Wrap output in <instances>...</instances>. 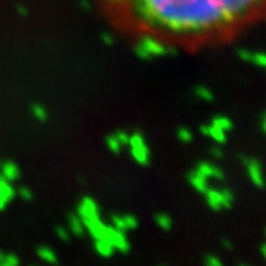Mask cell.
<instances>
[{
	"label": "cell",
	"instance_id": "cell-1",
	"mask_svg": "<svg viewBox=\"0 0 266 266\" xmlns=\"http://www.w3.org/2000/svg\"><path fill=\"white\" fill-rule=\"evenodd\" d=\"M136 12L150 25L176 34H203L232 21L219 0H135Z\"/></svg>",
	"mask_w": 266,
	"mask_h": 266
},
{
	"label": "cell",
	"instance_id": "cell-2",
	"mask_svg": "<svg viewBox=\"0 0 266 266\" xmlns=\"http://www.w3.org/2000/svg\"><path fill=\"white\" fill-rule=\"evenodd\" d=\"M260 2L262 0H219L220 6L224 8L232 22L250 14Z\"/></svg>",
	"mask_w": 266,
	"mask_h": 266
},
{
	"label": "cell",
	"instance_id": "cell-3",
	"mask_svg": "<svg viewBox=\"0 0 266 266\" xmlns=\"http://www.w3.org/2000/svg\"><path fill=\"white\" fill-rule=\"evenodd\" d=\"M135 52L139 58L142 59H150V58H157V57H164L169 54V48L164 43L155 40L154 37H142L138 44L135 46Z\"/></svg>",
	"mask_w": 266,
	"mask_h": 266
},
{
	"label": "cell",
	"instance_id": "cell-4",
	"mask_svg": "<svg viewBox=\"0 0 266 266\" xmlns=\"http://www.w3.org/2000/svg\"><path fill=\"white\" fill-rule=\"evenodd\" d=\"M127 147L130 150L132 157L135 158V161L138 164L145 166V164L150 163V150H148V145H147L142 135H139V133L130 135V141H129Z\"/></svg>",
	"mask_w": 266,
	"mask_h": 266
},
{
	"label": "cell",
	"instance_id": "cell-5",
	"mask_svg": "<svg viewBox=\"0 0 266 266\" xmlns=\"http://www.w3.org/2000/svg\"><path fill=\"white\" fill-rule=\"evenodd\" d=\"M104 240L110 241L113 244L114 250L118 251V253H123L124 254V253H127L130 250V243H129V238H127L126 232L115 229L113 225H108L107 234H105V238Z\"/></svg>",
	"mask_w": 266,
	"mask_h": 266
},
{
	"label": "cell",
	"instance_id": "cell-6",
	"mask_svg": "<svg viewBox=\"0 0 266 266\" xmlns=\"http://www.w3.org/2000/svg\"><path fill=\"white\" fill-rule=\"evenodd\" d=\"M77 214L81 217V220H89L94 217H99V207L96 201L91 197H83L77 207Z\"/></svg>",
	"mask_w": 266,
	"mask_h": 266
},
{
	"label": "cell",
	"instance_id": "cell-7",
	"mask_svg": "<svg viewBox=\"0 0 266 266\" xmlns=\"http://www.w3.org/2000/svg\"><path fill=\"white\" fill-rule=\"evenodd\" d=\"M111 225L118 231L127 232L138 228V219L133 214H114L111 217Z\"/></svg>",
	"mask_w": 266,
	"mask_h": 266
},
{
	"label": "cell",
	"instance_id": "cell-8",
	"mask_svg": "<svg viewBox=\"0 0 266 266\" xmlns=\"http://www.w3.org/2000/svg\"><path fill=\"white\" fill-rule=\"evenodd\" d=\"M204 194H206L207 203L210 204L211 209H220V207L229 206V201H231L229 192L219 191V190H207Z\"/></svg>",
	"mask_w": 266,
	"mask_h": 266
},
{
	"label": "cell",
	"instance_id": "cell-9",
	"mask_svg": "<svg viewBox=\"0 0 266 266\" xmlns=\"http://www.w3.org/2000/svg\"><path fill=\"white\" fill-rule=\"evenodd\" d=\"M238 57L246 62H251L253 65L266 70V54L265 52H253V51H247V49H240Z\"/></svg>",
	"mask_w": 266,
	"mask_h": 266
},
{
	"label": "cell",
	"instance_id": "cell-10",
	"mask_svg": "<svg viewBox=\"0 0 266 266\" xmlns=\"http://www.w3.org/2000/svg\"><path fill=\"white\" fill-rule=\"evenodd\" d=\"M15 195V190L11 182H8L5 177L0 176V211L5 210L6 206Z\"/></svg>",
	"mask_w": 266,
	"mask_h": 266
},
{
	"label": "cell",
	"instance_id": "cell-11",
	"mask_svg": "<svg viewBox=\"0 0 266 266\" xmlns=\"http://www.w3.org/2000/svg\"><path fill=\"white\" fill-rule=\"evenodd\" d=\"M201 133H203L204 136H207V138L213 139L216 144H225V142H227V139H228V138H227V132L217 129V127H216V126H213L211 123L201 126Z\"/></svg>",
	"mask_w": 266,
	"mask_h": 266
},
{
	"label": "cell",
	"instance_id": "cell-12",
	"mask_svg": "<svg viewBox=\"0 0 266 266\" xmlns=\"http://www.w3.org/2000/svg\"><path fill=\"white\" fill-rule=\"evenodd\" d=\"M0 176L5 177L8 182H15L19 177V167L14 161H6L0 166Z\"/></svg>",
	"mask_w": 266,
	"mask_h": 266
},
{
	"label": "cell",
	"instance_id": "cell-13",
	"mask_svg": "<svg viewBox=\"0 0 266 266\" xmlns=\"http://www.w3.org/2000/svg\"><path fill=\"white\" fill-rule=\"evenodd\" d=\"M246 167H247V173H248V176L253 179V182L256 185H260L262 181H263L260 163L257 160H254V158H247L246 160Z\"/></svg>",
	"mask_w": 266,
	"mask_h": 266
},
{
	"label": "cell",
	"instance_id": "cell-14",
	"mask_svg": "<svg viewBox=\"0 0 266 266\" xmlns=\"http://www.w3.org/2000/svg\"><path fill=\"white\" fill-rule=\"evenodd\" d=\"M68 231H70L71 235H76V237H80V235H83L86 232L83 220H81V217L77 213L71 214L68 217Z\"/></svg>",
	"mask_w": 266,
	"mask_h": 266
},
{
	"label": "cell",
	"instance_id": "cell-15",
	"mask_svg": "<svg viewBox=\"0 0 266 266\" xmlns=\"http://www.w3.org/2000/svg\"><path fill=\"white\" fill-rule=\"evenodd\" d=\"M195 170L201 176H204L206 179H209V177H222V176H224L220 171V169H217L214 164H210V163H200Z\"/></svg>",
	"mask_w": 266,
	"mask_h": 266
},
{
	"label": "cell",
	"instance_id": "cell-16",
	"mask_svg": "<svg viewBox=\"0 0 266 266\" xmlns=\"http://www.w3.org/2000/svg\"><path fill=\"white\" fill-rule=\"evenodd\" d=\"M94 247L96 250V253L102 257H111L115 251L113 244L107 240H94Z\"/></svg>",
	"mask_w": 266,
	"mask_h": 266
},
{
	"label": "cell",
	"instance_id": "cell-17",
	"mask_svg": "<svg viewBox=\"0 0 266 266\" xmlns=\"http://www.w3.org/2000/svg\"><path fill=\"white\" fill-rule=\"evenodd\" d=\"M37 256L44 262V263H49V265H55L58 262V257H57V253L48 247V246H41L37 248Z\"/></svg>",
	"mask_w": 266,
	"mask_h": 266
},
{
	"label": "cell",
	"instance_id": "cell-18",
	"mask_svg": "<svg viewBox=\"0 0 266 266\" xmlns=\"http://www.w3.org/2000/svg\"><path fill=\"white\" fill-rule=\"evenodd\" d=\"M190 184L198 191V192H206L209 188H207V179L204 176H201L197 170H194L191 174H190Z\"/></svg>",
	"mask_w": 266,
	"mask_h": 266
},
{
	"label": "cell",
	"instance_id": "cell-19",
	"mask_svg": "<svg viewBox=\"0 0 266 266\" xmlns=\"http://www.w3.org/2000/svg\"><path fill=\"white\" fill-rule=\"evenodd\" d=\"M154 222L161 231H170L171 229V217L166 213H157L154 216Z\"/></svg>",
	"mask_w": 266,
	"mask_h": 266
},
{
	"label": "cell",
	"instance_id": "cell-20",
	"mask_svg": "<svg viewBox=\"0 0 266 266\" xmlns=\"http://www.w3.org/2000/svg\"><path fill=\"white\" fill-rule=\"evenodd\" d=\"M210 123H211L213 126H216L217 129L227 132V133L232 129V121H231L228 117H225V115H217V117H214Z\"/></svg>",
	"mask_w": 266,
	"mask_h": 266
},
{
	"label": "cell",
	"instance_id": "cell-21",
	"mask_svg": "<svg viewBox=\"0 0 266 266\" xmlns=\"http://www.w3.org/2000/svg\"><path fill=\"white\" fill-rule=\"evenodd\" d=\"M0 266H19V259L14 253L0 251Z\"/></svg>",
	"mask_w": 266,
	"mask_h": 266
},
{
	"label": "cell",
	"instance_id": "cell-22",
	"mask_svg": "<svg viewBox=\"0 0 266 266\" xmlns=\"http://www.w3.org/2000/svg\"><path fill=\"white\" fill-rule=\"evenodd\" d=\"M31 114H33V117H34L36 120H38V121H46L48 117H49L48 110L44 108L43 105H40V104H33V105H31Z\"/></svg>",
	"mask_w": 266,
	"mask_h": 266
},
{
	"label": "cell",
	"instance_id": "cell-23",
	"mask_svg": "<svg viewBox=\"0 0 266 266\" xmlns=\"http://www.w3.org/2000/svg\"><path fill=\"white\" fill-rule=\"evenodd\" d=\"M195 95H197L201 101H204V102H213V101H214V94L210 91L209 87H206V86H198V87H195Z\"/></svg>",
	"mask_w": 266,
	"mask_h": 266
},
{
	"label": "cell",
	"instance_id": "cell-24",
	"mask_svg": "<svg viewBox=\"0 0 266 266\" xmlns=\"http://www.w3.org/2000/svg\"><path fill=\"white\" fill-rule=\"evenodd\" d=\"M176 136H177V139H179L181 142H184V144H190V142H192V139H194L192 132H191L188 127H181V129H177Z\"/></svg>",
	"mask_w": 266,
	"mask_h": 266
},
{
	"label": "cell",
	"instance_id": "cell-25",
	"mask_svg": "<svg viewBox=\"0 0 266 266\" xmlns=\"http://www.w3.org/2000/svg\"><path fill=\"white\" fill-rule=\"evenodd\" d=\"M107 147H108V150H110L111 152H115V154L121 151L123 145H121V142L118 141V138H117L115 133H114V135H110V136L107 138Z\"/></svg>",
	"mask_w": 266,
	"mask_h": 266
},
{
	"label": "cell",
	"instance_id": "cell-26",
	"mask_svg": "<svg viewBox=\"0 0 266 266\" xmlns=\"http://www.w3.org/2000/svg\"><path fill=\"white\" fill-rule=\"evenodd\" d=\"M57 235H58L59 240H62V241H68V240L71 238V234H70L68 228H64V227L57 228Z\"/></svg>",
	"mask_w": 266,
	"mask_h": 266
},
{
	"label": "cell",
	"instance_id": "cell-27",
	"mask_svg": "<svg viewBox=\"0 0 266 266\" xmlns=\"http://www.w3.org/2000/svg\"><path fill=\"white\" fill-rule=\"evenodd\" d=\"M17 194H18L22 200H27V201L33 198V192H31L27 187H21V188H18Z\"/></svg>",
	"mask_w": 266,
	"mask_h": 266
},
{
	"label": "cell",
	"instance_id": "cell-28",
	"mask_svg": "<svg viewBox=\"0 0 266 266\" xmlns=\"http://www.w3.org/2000/svg\"><path fill=\"white\" fill-rule=\"evenodd\" d=\"M115 135H117L118 141L121 142V145L123 147H127V144L130 141V135H129V133H126V132H117Z\"/></svg>",
	"mask_w": 266,
	"mask_h": 266
},
{
	"label": "cell",
	"instance_id": "cell-29",
	"mask_svg": "<svg viewBox=\"0 0 266 266\" xmlns=\"http://www.w3.org/2000/svg\"><path fill=\"white\" fill-rule=\"evenodd\" d=\"M260 129H262V132L266 135V113H263L260 115Z\"/></svg>",
	"mask_w": 266,
	"mask_h": 266
},
{
	"label": "cell",
	"instance_id": "cell-30",
	"mask_svg": "<svg viewBox=\"0 0 266 266\" xmlns=\"http://www.w3.org/2000/svg\"><path fill=\"white\" fill-rule=\"evenodd\" d=\"M207 266H219V262L216 259L210 257V259H207Z\"/></svg>",
	"mask_w": 266,
	"mask_h": 266
},
{
	"label": "cell",
	"instance_id": "cell-31",
	"mask_svg": "<svg viewBox=\"0 0 266 266\" xmlns=\"http://www.w3.org/2000/svg\"><path fill=\"white\" fill-rule=\"evenodd\" d=\"M102 38H104V43H105V44H113V37H111L110 34L104 36Z\"/></svg>",
	"mask_w": 266,
	"mask_h": 266
},
{
	"label": "cell",
	"instance_id": "cell-32",
	"mask_svg": "<svg viewBox=\"0 0 266 266\" xmlns=\"http://www.w3.org/2000/svg\"><path fill=\"white\" fill-rule=\"evenodd\" d=\"M0 166H2V161H0Z\"/></svg>",
	"mask_w": 266,
	"mask_h": 266
}]
</instances>
